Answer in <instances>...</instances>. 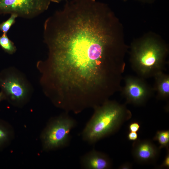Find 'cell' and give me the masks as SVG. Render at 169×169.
Segmentation results:
<instances>
[{
    "mask_svg": "<svg viewBox=\"0 0 169 169\" xmlns=\"http://www.w3.org/2000/svg\"><path fill=\"white\" fill-rule=\"evenodd\" d=\"M50 2V0H0V14H13L31 19L47 10Z\"/></svg>",
    "mask_w": 169,
    "mask_h": 169,
    "instance_id": "cell-5",
    "label": "cell"
},
{
    "mask_svg": "<svg viewBox=\"0 0 169 169\" xmlns=\"http://www.w3.org/2000/svg\"><path fill=\"white\" fill-rule=\"evenodd\" d=\"M114 22L91 2L76 3L45 22L47 59L43 77L61 99L78 104L105 100L121 88L125 49L115 38Z\"/></svg>",
    "mask_w": 169,
    "mask_h": 169,
    "instance_id": "cell-1",
    "label": "cell"
},
{
    "mask_svg": "<svg viewBox=\"0 0 169 169\" xmlns=\"http://www.w3.org/2000/svg\"><path fill=\"white\" fill-rule=\"evenodd\" d=\"M6 99V97L4 93L1 91L0 92V102L3 100Z\"/></svg>",
    "mask_w": 169,
    "mask_h": 169,
    "instance_id": "cell-19",
    "label": "cell"
},
{
    "mask_svg": "<svg viewBox=\"0 0 169 169\" xmlns=\"http://www.w3.org/2000/svg\"><path fill=\"white\" fill-rule=\"evenodd\" d=\"M153 139L155 141H157L159 143V149L163 148H168L169 131L167 130L157 131Z\"/></svg>",
    "mask_w": 169,
    "mask_h": 169,
    "instance_id": "cell-12",
    "label": "cell"
},
{
    "mask_svg": "<svg viewBox=\"0 0 169 169\" xmlns=\"http://www.w3.org/2000/svg\"><path fill=\"white\" fill-rule=\"evenodd\" d=\"M80 164L86 169H109L112 166L111 161L107 155L95 149L82 156Z\"/></svg>",
    "mask_w": 169,
    "mask_h": 169,
    "instance_id": "cell-9",
    "label": "cell"
},
{
    "mask_svg": "<svg viewBox=\"0 0 169 169\" xmlns=\"http://www.w3.org/2000/svg\"><path fill=\"white\" fill-rule=\"evenodd\" d=\"M140 126L137 122H132L131 123L129 126V129L130 131L137 132L140 128Z\"/></svg>",
    "mask_w": 169,
    "mask_h": 169,
    "instance_id": "cell-15",
    "label": "cell"
},
{
    "mask_svg": "<svg viewBox=\"0 0 169 169\" xmlns=\"http://www.w3.org/2000/svg\"><path fill=\"white\" fill-rule=\"evenodd\" d=\"M0 87L6 99L16 101L23 100L28 92L26 85L22 79L6 70L0 73Z\"/></svg>",
    "mask_w": 169,
    "mask_h": 169,
    "instance_id": "cell-7",
    "label": "cell"
},
{
    "mask_svg": "<svg viewBox=\"0 0 169 169\" xmlns=\"http://www.w3.org/2000/svg\"><path fill=\"white\" fill-rule=\"evenodd\" d=\"M124 80L125 84L121 91L127 103L137 106L142 105L152 95L153 90L143 78L127 76Z\"/></svg>",
    "mask_w": 169,
    "mask_h": 169,
    "instance_id": "cell-6",
    "label": "cell"
},
{
    "mask_svg": "<svg viewBox=\"0 0 169 169\" xmlns=\"http://www.w3.org/2000/svg\"><path fill=\"white\" fill-rule=\"evenodd\" d=\"M9 130L4 124L0 122V147L4 146L7 143L9 140Z\"/></svg>",
    "mask_w": 169,
    "mask_h": 169,
    "instance_id": "cell-14",
    "label": "cell"
},
{
    "mask_svg": "<svg viewBox=\"0 0 169 169\" xmlns=\"http://www.w3.org/2000/svg\"><path fill=\"white\" fill-rule=\"evenodd\" d=\"M124 0V1H126V0Z\"/></svg>",
    "mask_w": 169,
    "mask_h": 169,
    "instance_id": "cell-22",
    "label": "cell"
},
{
    "mask_svg": "<svg viewBox=\"0 0 169 169\" xmlns=\"http://www.w3.org/2000/svg\"><path fill=\"white\" fill-rule=\"evenodd\" d=\"M166 52L165 47L152 40L135 44L131 48V67L140 77L144 79L154 77L163 72Z\"/></svg>",
    "mask_w": 169,
    "mask_h": 169,
    "instance_id": "cell-3",
    "label": "cell"
},
{
    "mask_svg": "<svg viewBox=\"0 0 169 169\" xmlns=\"http://www.w3.org/2000/svg\"><path fill=\"white\" fill-rule=\"evenodd\" d=\"M138 134L136 132L130 131L128 134L127 138L130 141H135L137 140Z\"/></svg>",
    "mask_w": 169,
    "mask_h": 169,
    "instance_id": "cell-17",
    "label": "cell"
},
{
    "mask_svg": "<svg viewBox=\"0 0 169 169\" xmlns=\"http://www.w3.org/2000/svg\"><path fill=\"white\" fill-rule=\"evenodd\" d=\"M50 0V2L59 3L62 1L65 0V1L66 0Z\"/></svg>",
    "mask_w": 169,
    "mask_h": 169,
    "instance_id": "cell-20",
    "label": "cell"
},
{
    "mask_svg": "<svg viewBox=\"0 0 169 169\" xmlns=\"http://www.w3.org/2000/svg\"><path fill=\"white\" fill-rule=\"evenodd\" d=\"M66 112L52 120L44 130L42 139L47 150L67 146L70 143V132L77 125L76 121Z\"/></svg>",
    "mask_w": 169,
    "mask_h": 169,
    "instance_id": "cell-4",
    "label": "cell"
},
{
    "mask_svg": "<svg viewBox=\"0 0 169 169\" xmlns=\"http://www.w3.org/2000/svg\"><path fill=\"white\" fill-rule=\"evenodd\" d=\"M154 77V90L157 92V97L161 99H167L169 96V75L161 72Z\"/></svg>",
    "mask_w": 169,
    "mask_h": 169,
    "instance_id": "cell-10",
    "label": "cell"
},
{
    "mask_svg": "<svg viewBox=\"0 0 169 169\" xmlns=\"http://www.w3.org/2000/svg\"><path fill=\"white\" fill-rule=\"evenodd\" d=\"M167 152L162 163L160 166V168H163L169 167V151L168 148L167 149Z\"/></svg>",
    "mask_w": 169,
    "mask_h": 169,
    "instance_id": "cell-16",
    "label": "cell"
},
{
    "mask_svg": "<svg viewBox=\"0 0 169 169\" xmlns=\"http://www.w3.org/2000/svg\"><path fill=\"white\" fill-rule=\"evenodd\" d=\"M0 46L6 52L13 54L16 50L14 43L8 38L7 33H3L0 36Z\"/></svg>",
    "mask_w": 169,
    "mask_h": 169,
    "instance_id": "cell-11",
    "label": "cell"
},
{
    "mask_svg": "<svg viewBox=\"0 0 169 169\" xmlns=\"http://www.w3.org/2000/svg\"><path fill=\"white\" fill-rule=\"evenodd\" d=\"M94 109V113L82 133L83 139L90 144L115 133L126 120L131 118V111L115 101H106Z\"/></svg>",
    "mask_w": 169,
    "mask_h": 169,
    "instance_id": "cell-2",
    "label": "cell"
},
{
    "mask_svg": "<svg viewBox=\"0 0 169 169\" xmlns=\"http://www.w3.org/2000/svg\"><path fill=\"white\" fill-rule=\"evenodd\" d=\"M141 0L145 1H151V0Z\"/></svg>",
    "mask_w": 169,
    "mask_h": 169,
    "instance_id": "cell-21",
    "label": "cell"
},
{
    "mask_svg": "<svg viewBox=\"0 0 169 169\" xmlns=\"http://www.w3.org/2000/svg\"><path fill=\"white\" fill-rule=\"evenodd\" d=\"M133 144L132 154L135 160L141 163L154 162L159 155V150L148 140L135 141Z\"/></svg>",
    "mask_w": 169,
    "mask_h": 169,
    "instance_id": "cell-8",
    "label": "cell"
},
{
    "mask_svg": "<svg viewBox=\"0 0 169 169\" xmlns=\"http://www.w3.org/2000/svg\"><path fill=\"white\" fill-rule=\"evenodd\" d=\"M132 168V165L129 163H125L121 165L119 167L120 169H130Z\"/></svg>",
    "mask_w": 169,
    "mask_h": 169,
    "instance_id": "cell-18",
    "label": "cell"
},
{
    "mask_svg": "<svg viewBox=\"0 0 169 169\" xmlns=\"http://www.w3.org/2000/svg\"><path fill=\"white\" fill-rule=\"evenodd\" d=\"M18 17L16 14H11L7 20L0 24V31L3 33H7L12 26L15 23L16 19Z\"/></svg>",
    "mask_w": 169,
    "mask_h": 169,
    "instance_id": "cell-13",
    "label": "cell"
}]
</instances>
